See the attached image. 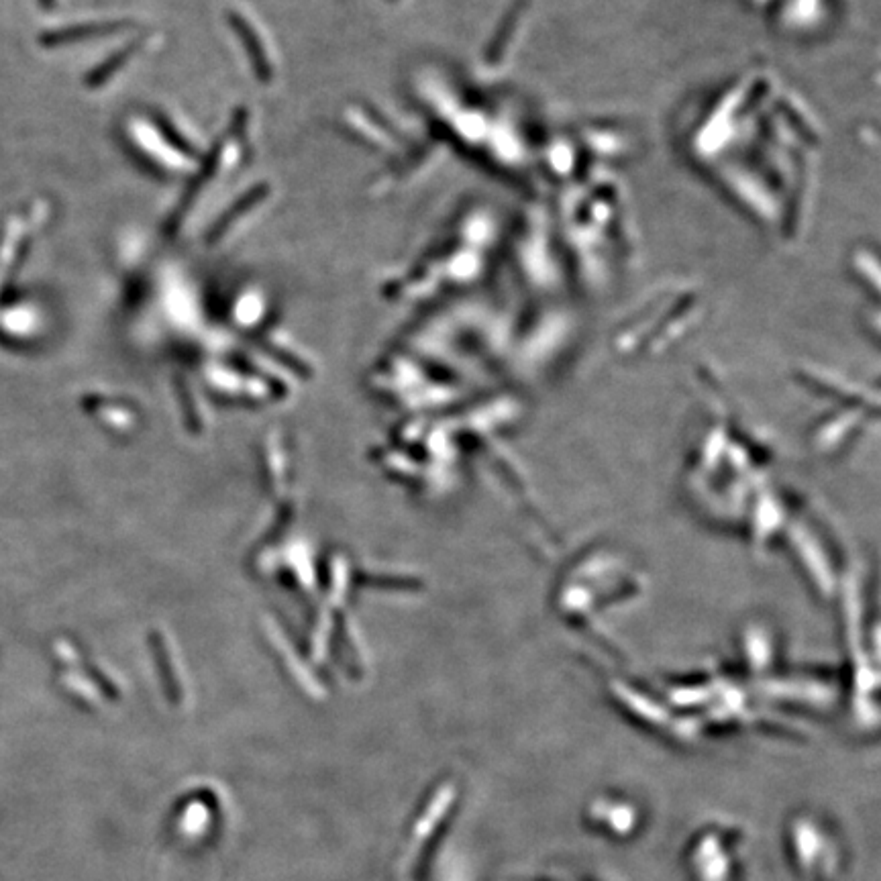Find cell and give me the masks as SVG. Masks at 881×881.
Segmentation results:
<instances>
[{
	"instance_id": "cell-3",
	"label": "cell",
	"mask_w": 881,
	"mask_h": 881,
	"mask_svg": "<svg viewBox=\"0 0 881 881\" xmlns=\"http://www.w3.org/2000/svg\"><path fill=\"white\" fill-rule=\"evenodd\" d=\"M117 29L115 23H107V25H74V27H66V29H58V31H49L41 37L43 45H62V43H70V41H80L86 37H94V35H102V31H113Z\"/></svg>"
},
{
	"instance_id": "cell-1",
	"label": "cell",
	"mask_w": 881,
	"mask_h": 881,
	"mask_svg": "<svg viewBox=\"0 0 881 881\" xmlns=\"http://www.w3.org/2000/svg\"><path fill=\"white\" fill-rule=\"evenodd\" d=\"M266 194H268V188H266V186H257V188H253L251 192H247L241 200H237V202L233 204V209L227 211V215H223V217L217 221V225L211 229L209 241L213 243V241L221 239V237L229 231V227H231L237 219H241L249 209H253L255 204L262 202V200L266 198Z\"/></svg>"
},
{
	"instance_id": "cell-2",
	"label": "cell",
	"mask_w": 881,
	"mask_h": 881,
	"mask_svg": "<svg viewBox=\"0 0 881 881\" xmlns=\"http://www.w3.org/2000/svg\"><path fill=\"white\" fill-rule=\"evenodd\" d=\"M233 23H235L239 35L243 37V41H245L247 47H249V56H251V62H253L255 70H257V74H259V78H266V80L272 78V66H270V60H268V56H266L264 45H259V39H257L255 31L251 29V25H249L243 17H233Z\"/></svg>"
}]
</instances>
